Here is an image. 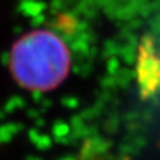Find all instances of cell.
Listing matches in <instances>:
<instances>
[{
	"label": "cell",
	"instance_id": "1",
	"mask_svg": "<svg viewBox=\"0 0 160 160\" xmlns=\"http://www.w3.org/2000/svg\"><path fill=\"white\" fill-rule=\"evenodd\" d=\"M9 68L22 87L49 91L60 86L71 71V53L62 38L49 29H33L11 48Z\"/></svg>",
	"mask_w": 160,
	"mask_h": 160
}]
</instances>
